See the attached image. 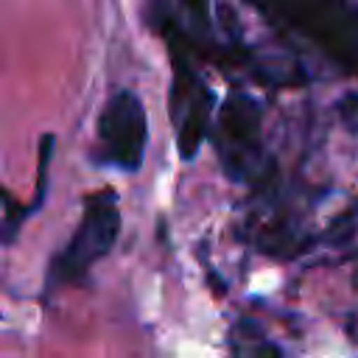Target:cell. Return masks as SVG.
<instances>
[{"instance_id": "2", "label": "cell", "mask_w": 358, "mask_h": 358, "mask_svg": "<svg viewBox=\"0 0 358 358\" xmlns=\"http://www.w3.org/2000/svg\"><path fill=\"white\" fill-rule=\"evenodd\" d=\"M145 140L148 126L143 101L131 90H117L106 101L103 115L98 120L101 157L120 171H137L143 165Z\"/></svg>"}, {"instance_id": "1", "label": "cell", "mask_w": 358, "mask_h": 358, "mask_svg": "<svg viewBox=\"0 0 358 358\" xmlns=\"http://www.w3.org/2000/svg\"><path fill=\"white\" fill-rule=\"evenodd\" d=\"M120 213L117 196L112 190H101L87 199L81 224L76 227L70 243L50 266V282H73L87 274L92 263H98L117 241Z\"/></svg>"}]
</instances>
